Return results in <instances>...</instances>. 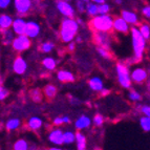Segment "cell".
<instances>
[{
	"label": "cell",
	"mask_w": 150,
	"mask_h": 150,
	"mask_svg": "<svg viewBox=\"0 0 150 150\" xmlns=\"http://www.w3.org/2000/svg\"><path fill=\"white\" fill-rule=\"evenodd\" d=\"M130 34H131V40H132V48H133V62L139 63L142 61L143 56L145 53L147 40L143 37V35L139 30V28L133 25V28H130Z\"/></svg>",
	"instance_id": "cell-1"
},
{
	"label": "cell",
	"mask_w": 150,
	"mask_h": 150,
	"mask_svg": "<svg viewBox=\"0 0 150 150\" xmlns=\"http://www.w3.org/2000/svg\"><path fill=\"white\" fill-rule=\"evenodd\" d=\"M79 23L77 22L75 18H67L65 17L60 24V39L62 42L69 43L75 39L79 30Z\"/></svg>",
	"instance_id": "cell-2"
},
{
	"label": "cell",
	"mask_w": 150,
	"mask_h": 150,
	"mask_svg": "<svg viewBox=\"0 0 150 150\" xmlns=\"http://www.w3.org/2000/svg\"><path fill=\"white\" fill-rule=\"evenodd\" d=\"M88 25L93 32L111 33L113 30V17L108 14H98L95 17H91Z\"/></svg>",
	"instance_id": "cell-3"
},
{
	"label": "cell",
	"mask_w": 150,
	"mask_h": 150,
	"mask_svg": "<svg viewBox=\"0 0 150 150\" xmlns=\"http://www.w3.org/2000/svg\"><path fill=\"white\" fill-rule=\"evenodd\" d=\"M115 70H117V76H118V81L120 85L123 88H130L132 81L130 78L129 68L124 63H118L115 65Z\"/></svg>",
	"instance_id": "cell-4"
},
{
	"label": "cell",
	"mask_w": 150,
	"mask_h": 150,
	"mask_svg": "<svg viewBox=\"0 0 150 150\" xmlns=\"http://www.w3.org/2000/svg\"><path fill=\"white\" fill-rule=\"evenodd\" d=\"M32 46V40L30 38L23 34V35H17L12 41V47L16 53H22L28 50Z\"/></svg>",
	"instance_id": "cell-5"
},
{
	"label": "cell",
	"mask_w": 150,
	"mask_h": 150,
	"mask_svg": "<svg viewBox=\"0 0 150 150\" xmlns=\"http://www.w3.org/2000/svg\"><path fill=\"white\" fill-rule=\"evenodd\" d=\"M56 6L57 10L59 11L61 15L67 18H75L76 15V10L74 6L69 3V1L66 0H57L56 1Z\"/></svg>",
	"instance_id": "cell-6"
},
{
	"label": "cell",
	"mask_w": 150,
	"mask_h": 150,
	"mask_svg": "<svg viewBox=\"0 0 150 150\" xmlns=\"http://www.w3.org/2000/svg\"><path fill=\"white\" fill-rule=\"evenodd\" d=\"M93 41L98 46L109 48L111 45V35L108 32H93Z\"/></svg>",
	"instance_id": "cell-7"
},
{
	"label": "cell",
	"mask_w": 150,
	"mask_h": 150,
	"mask_svg": "<svg viewBox=\"0 0 150 150\" xmlns=\"http://www.w3.org/2000/svg\"><path fill=\"white\" fill-rule=\"evenodd\" d=\"M14 6L17 15L23 17L30 12L33 8V2L32 0H14Z\"/></svg>",
	"instance_id": "cell-8"
},
{
	"label": "cell",
	"mask_w": 150,
	"mask_h": 150,
	"mask_svg": "<svg viewBox=\"0 0 150 150\" xmlns=\"http://www.w3.org/2000/svg\"><path fill=\"white\" fill-rule=\"evenodd\" d=\"M131 81L137 84H143L148 79V71L144 67H137L130 73Z\"/></svg>",
	"instance_id": "cell-9"
},
{
	"label": "cell",
	"mask_w": 150,
	"mask_h": 150,
	"mask_svg": "<svg viewBox=\"0 0 150 150\" xmlns=\"http://www.w3.org/2000/svg\"><path fill=\"white\" fill-rule=\"evenodd\" d=\"M41 32L40 24L36 21H28L26 22V28H25V35L30 37V39L37 38Z\"/></svg>",
	"instance_id": "cell-10"
},
{
	"label": "cell",
	"mask_w": 150,
	"mask_h": 150,
	"mask_svg": "<svg viewBox=\"0 0 150 150\" xmlns=\"http://www.w3.org/2000/svg\"><path fill=\"white\" fill-rule=\"evenodd\" d=\"M113 30L121 34H128L130 32V24L126 22L122 17L113 18Z\"/></svg>",
	"instance_id": "cell-11"
},
{
	"label": "cell",
	"mask_w": 150,
	"mask_h": 150,
	"mask_svg": "<svg viewBox=\"0 0 150 150\" xmlns=\"http://www.w3.org/2000/svg\"><path fill=\"white\" fill-rule=\"evenodd\" d=\"M26 69H28V63H26L24 58H22L21 56L16 57L14 62H13L14 73L17 74V75H23V74H25Z\"/></svg>",
	"instance_id": "cell-12"
},
{
	"label": "cell",
	"mask_w": 150,
	"mask_h": 150,
	"mask_svg": "<svg viewBox=\"0 0 150 150\" xmlns=\"http://www.w3.org/2000/svg\"><path fill=\"white\" fill-rule=\"evenodd\" d=\"M25 28H26V21L21 16H19L13 20V24L11 28L13 30L15 35H23V34H25Z\"/></svg>",
	"instance_id": "cell-13"
},
{
	"label": "cell",
	"mask_w": 150,
	"mask_h": 150,
	"mask_svg": "<svg viewBox=\"0 0 150 150\" xmlns=\"http://www.w3.org/2000/svg\"><path fill=\"white\" fill-rule=\"evenodd\" d=\"M63 131L59 128H56V129L50 130V132L48 133V141H50L52 144L57 146L64 145L63 144Z\"/></svg>",
	"instance_id": "cell-14"
},
{
	"label": "cell",
	"mask_w": 150,
	"mask_h": 150,
	"mask_svg": "<svg viewBox=\"0 0 150 150\" xmlns=\"http://www.w3.org/2000/svg\"><path fill=\"white\" fill-rule=\"evenodd\" d=\"M121 17H122L127 23H129L130 25H138L139 22H140L139 16L137 15L134 12H131V11L123 10L122 12H121Z\"/></svg>",
	"instance_id": "cell-15"
},
{
	"label": "cell",
	"mask_w": 150,
	"mask_h": 150,
	"mask_svg": "<svg viewBox=\"0 0 150 150\" xmlns=\"http://www.w3.org/2000/svg\"><path fill=\"white\" fill-rule=\"evenodd\" d=\"M57 79L62 83H71L75 82L76 77L69 70L60 69L57 71Z\"/></svg>",
	"instance_id": "cell-16"
},
{
	"label": "cell",
	"mask_w": 150,
	"mask_h": 150,
	"mask_svg": "<svg viewBox=\"0 0 150 150\" xmlns=\"http://www.w3.org/2000/svg\"><path fill=\"white\" fill-rule=\"evenodd\" d=\"M90 125H91V119L85 115L79 117V118L77 119V121L75 122V127L77 130L86 129V128H88Z\"/></svg>",
	"instance_id": "cell-17"
},
{
	"label": "cell",
	"mask_w": 150,
	"mask_h": 150,
	"mask_svg": "<svg viewBox=\"0 0 150 150\" xmlns=\"http://www.w3.org/2000/svg\"><path fill=\"white\" fill-rule=\"evenodd\" d=\"M88 86L93 91L96 93H100L101 90L104 88V84H103V81L100 77H93L88 80Z\"/></svg>",
	"instance_id": "cell-18"
},
{
	"label": "cell",
	"mask_w": 150,
	"mask_h": 150,
	"mask_svg": "<svg viewBox=\"0 0 150 150\" xmlns=\"http://www.w3.org/2000/svg\"><path fill=\"white\" fill-rule=\"evenodd\" d=\"M28 128L32 131H37V130L41 129L43 126V121L39 117H32L30 118V120L28 121V124H26Z\"/></svg>",
	"instance_id": "cell-19"
},
{
	"label": "cell",
	"mask_w": 150,
	"mask_h": 150,
	"mask_svg": "<svg viewBox=\"0 0 150 150\" xmlns=\"http://www.w3.org/2000/svg\"><path fill=\"white\" fill-rule=\"evenodd\" d=\"M13 20V17L8 14H0V30L12 28Z\"/></svg>",
	"instance_id": "cell-20"
},
{
	"label": "cell",
	"mask_w": 150,
	"mask_h": 150,
	"mask_svg": "<svg viewBox=\"0 0 150 150\" xmlns=\"http://www.w3.org/2000/svg\"><path fill=\"white\" fill-rule=\"evenodd\" d=\"M57 93H58V88L54 84H47V85H45V87L43 88V95H44V97L47 100L54 99L56 97V95H57Z\"/></svg>",
	"instance_id": "cell-21"
},
{
	"label": "cell",
	"mask_w": 150,
	"mask_h": 150,
	"mask_svg": "<svg viewBox=\"0 0 150 150\" xmlns=\"http://www.w3.org/2000/svg\"><path fill=\"white\" fill-rule=\"evenodd\" d=\"M76 144H77L78 150L86 149V137L81 132L80 130L76 132Z\"/></svg>",
	"instance_id": "cell-22"
},
{
	"label": "cell",
	"mask_w": 150,
	"mask_h": 150,
	"mask_svg": "<svg viewBox=\"0 0 150 150\" xmlns=\"http://www.w3.org/2000/svg\"><path fill=\"white\" fill-rule=\"evenodd\" d=\"M1 35H2V43L4 45H8L12 44V41L14 40V32L11 28H8V30H0Z\"/></svg>",
	"instance_id": "cell-23"
},
{
	"label": "cell",
	"mask_w": 150,
	"mask_h": 150,
	"mask_svg": "<svg viewBox=\"0 0 150 150\" xmlns=\"http://www.w3.org/2000/svg\"><path fill=\"white\" fill-rule=\"evenodd\" d=\"M42 65L46 70H48V71H53V70L56 69L57 61L52 57H46L42 60Z\"/></svg>",
	"instance_id": "cell-24"
},
{
	"label": "cell",
	"mask_w": 150,
	"mask_h": 150,
	"mask_svg": "<svg viewBox=\"0 0 150 150\" xmlns=\"http://www.w3.org/2000/svg\"><path fill=\"white\" fill-rule=\"evenodd\" d=\"M85 12L89 17H95L99 14V4L93 2V1H89L86 5Z\"/></svg>",
	"instance_id": "cell-25"
},
{
	"label": "cell",
	"mask_w": 150,
	"mask_h": 150,
	"mask_svg": "<svg viewBox=\"0 0 150 150\" xmlns=\"http://www.w3.org/2000/svg\"><path fill=\"white\" fill-rule=\"evenodd\" d=\"M30 97L35 103H40V102H42L44 95H43V91L41 89H39V88H34V89H30Z\"/></svg>",
	"instance_id": "cell-26"
},
{
	"label": "cell",
	"mask_w": 150,
	"mask_h": 150,
	"mask_svg": "<svg viewBox=\"0 0 150 150\" xmlns=\"http://www.w3.org/2000/svg\"><path fill=\"white\" fill-rule=\"evenodd\" d=\"M21 125V121L19 119H11L8 122L5 123V128L8 130V131H13V130H16L20 127Z\"/></svg>",
	"instance_id": "cell-27"
},
{
	"label": "cell",
	"mask_w": 150,
	"mask_h": 150,
	"mask_svg": "<svg viewBox=\"0 0 150 150\" xmlns=\"http://www.w3.org/2000/svg\"><path fill=\"white\" fill-rule=\"evenodd\" d=\"M76 142V133L73 131H65L63 133V144L65 145H70Z\"/></svg>",
	"instance_id": "cell-28"
},
{
	"label": "cell",
	"mask_w": 150,
	"mask_h": 150,
	"mask_svg": "<svg viewBox=\"0 0 150 150\" xmlns=\"http://www.w3.org/2000/svg\"><path fill=\"white\" fill-rule=\"evenodd\" d=\"M13 148L15 150H28L30 148L28 146V142L24 139H19L14 143V146Z\"/></svg>",
	"instance_id": "cell-29"
},
{
	"label": "cell",
	"mask_w": 150,
	"mask_h": 150,
	"mask_svg": "<svg viewBox=\"0 0 150 150\" xmlns=\"http://www.w3.org/2000/svg\"><path fill=\"white\" fill-rule=\"evenodd\" d=\"M139 30L140 33L143 35V37L145 38L146 40H149L150 39V25L148 23L143 22L140 24L139 26Z\"/></svg>",
	"instance_id": "cell-30"
},
{
	"label": "cell",
	"mask_w": 150,
	"mask_h": 150,
	"mask_svg": "<svg viewBox=\"0 0 150 150\" xmlns=\"http://www.w3.org/2000/svg\"><path fill=\"white\" fill-rule=\"evenodd\" d=\"M140 125L144 131L149 132L150 131V117H146L143 115L142 118L140 119Z\"/></svg>",
	"instance_id": "cell-31"
},
{
	"label": "cell",
	"mask_w": 150,
	"mask_h": 150,
	"mask_svg": "<svg viewBox=\"0 0 150 150\" xmlns=\"http://www.w3.org/2000/svg\"><path fill=\"white\" fill-rule=\"evenodd\" d=\"M55 48V44L53 42H50V41H47V42H43L42 44L40 45V50L42 53L44 54H47L50 53L52 50Z\"/></svg>",
	"instance_id": "cell-32"
},
{
	"label": "cell",
	"mask_w": 150,
	"mask_h": 150,
	"mask_svg": "<svg viewBox=\"0 0 150 150\" xmlns=\"http://www.w3.org/2000/svg\"><path fill=\"white\" fill-rule=\"evenodd\" d=\"M98 54L104 59H111V54L109 52V48L103 47V46H98L97 47Z\"/></svg>",
	"instance_id": "cell-33"
},
{
	"label": "cell",
	"mask_w": 150,
	"mask_h": 150,
	"mask_svg": "<svg viewBox=\"0 0 150 150\" xmlns=\"http://www.w3.org/2000/svg\"><path fill=\"white\" fill-rule=\"evenodd\" d=\"M128 98H129L130 101L132 102H140L142 100V96H141L140 93H138L137 90H131L128 93Z\"/></svg>",
	"instance_id": "cell-34"
},
{
	"label": "cell",
	"mask_w": 150,
	"mask_h": 150,
	"mask_svg": "<svg viewBox=\"0 0 150 150\" xmlns=\"http://www.w3.org/2000/svg\"><path fill=\"white\" fill-rule=\"evenodd\" d=\"M89 1H85V0H77L76 2V8L79 13H84L86 10V5Z\"/></svg>",
	"instance_id": "cell-35"
},
{
	"label": "cell",
	"mask_w": 150,
	"mask_h": 150,
	"mask_svg": "<svg viewBox=\"0 0 150 150\" xmlns=\"http://www.w3.org/2000/svg\"><path fill=\"white\" fill-rule=\"evenodd\" d=\"M93 122L95 124V126L101 127L103 125V123H104V117L102 115H96L93 119Z\"/></svg>",
	"instance_id": "cell-36"
},
{
	"label": "cell",
	"mask_w": 150,
	"mask_h": 150,
	"mask_svg": "<svg viewBox=\"0 0 150 150\" xmlns=\"http://www.w3.org/2000/svg\"><path fill=\"white\" fill-rule=\"evenodd\" d=\"M110 11V5L106 2L99 4V14H108Z\"/></svg>",
	"instance_id": "cell-37"
},
{
	"label": "cell",
	"mask_w": 150,
	"mask_h": 150,
	"mask_svg": "<svg viewBox=\"0 0 150 150\" xmlns=\"http://www.w3.org/2000/svg\"><path fill=\"white\" fill-rule=\"evenodd\" d=\"M140 111L143 113V115L150 117V106L149 105H142V106H140Z\"/></svg>",
	"instance_id": "cell-38"
},
{
	"label": "cell",
	"mask_w": 150,
	"mask_h": 150,
	"mask_svg": "<svg viewBox=\"0 0 150 150\" xmlns=\"http://www.w3.org/2000/svg\"><path fill=\"white\" fill-rule=\"evenodd\" d=\"M8 96V90L5 89L2 85H0V101H3Z\"/></svg>",
	"instance_id": "cell-39"
},
{
	"label": "cell",
	"mask_w": 150,
	"mask_h": 150,
	"mask_svg": "<svg viewBox=\"0 0 150 150\" xmlns=\"http://www.w3.org/2000/svg\"><path fill=\"white\" fill-rule=\"evenodd\" d=\"M53 124H54V126H56V127H60V126H62L63 124H64L63 118L62 117H57V118H55V120L53 121Z\"/></svg>",
	"instance_id": "cell-40"
},
{
	"label": "cell",
	"mask_w": 150,
	"mask_h": 150,
	"mask_svg": "<svg viewBox=\"0 0 150 150\" xmlns=\"http://www.w3.org/2000/svg\"><path fill=\"white\" fill-rule=\"evenodd\" d=\"M142 14L145 18L150 19V5H146V6H144L142 8Z\"/></svg>",
	"instance_id": "cell-41"
},
{
	"label": "cell",
	"mask_w": 150,
	"mask_h": 150,
	"mask_svg": "<svg viewBox=\"0 0 150 150\" xmlns=\"http://www.w3.org/2000/svg\"><path fill=\"white\" fill-rule=\"evenodd\" d=\"M12 2V0H0V8L5 10L6 8H8Z\"/></svg>",
	"instance_id": "cell-42"
},
{
	"label": "cell",
	"mask_w": 150,
	"mask_h": 150,
	"mask_svg": "<svg viewBox=\"0 0 150 150\" xmlns=\"http://www.w3.org/2000/svg\"><path fill=\"white\" fill-rule=\"evenodd\" d=\"M67 50H68V52H70V53H73L74 50H76V43L75 42H69V43H67Z\"/></svg>",
	"instance_id": "cell-43"
},
{
	"label": "cell",
	"mask_w": 150,
	"mask_h": 150,
	"mask_svg": "<svg viewBox=\"0 0 150 150\" xmlns=\"http://www.w3.org/2000/svg\"><path fill=\"white\" fill-rule=\"evenodd\" d=\"M69 99H70V103H71L73 105H75V104H79V100L76 99V98H73L71 96H69Z\"/></svg>",
	"instance_id": "cell-44"
},
{
	"label": "cell",
	"mask_w": 150,
	"mask_h": 150,
	"mask_svg": "<svg viewBox=\"0 0 150 150\" xmlns=\"http://www.w3.org/2000/svg\"><path fill=\"white\" fill-rule=\"evenodd\" d=\"M100 93H101V95H102V96H107V95H109L110 90H109V89H106V88L104 87L102 90H101Z\"/></svg>",
	"instance_id": "cell-45"
},
{
	"label": "cell",
	"mask_w": 150,
	"mask_h": 150,
	"mask_svg": "<svg viewBox=\"0 0 150 150\" xmlns=\"http://www.w3.org/2000/svg\"><path fill=\"white\" fill-rule=\"evenodd\" d=\"M62 118H63V122H64V124H69V123H70V118H69V117L65 115V117H62Z\"/></svg>",
	"instance_id": "cell-46"
},
{
	"label": "cell",
	"mask_w": 150,
	"mask_h": 150,
	"mask_svg": "<svg viewBox=\"0 0 150 150\" xmlns=\"http://www.w3.org/2000/svg\"><path fill=\"white\" fill-rule=\"evenodd\" d=\"M90 1H93V2L97 3V4H101V3L105 2V0H90Z\"/></svg>",
	"instance_id": "cell-47"
},
{
	"label": "cell",
	"mask_w": 150,
	"mask_h": 150,
	"mask_svg": "<svg viewBox=\"0 0 150 150\" xmlns=\"http://www.w3.org/2000/svg\"><path fill=\"white\" fill-rule=\"evenodd\" d=\"M83 41V39L80 37V36H76V42H78V43H81Z\"/></svg>",
	"instance_id": "cell-48"
},
{
	"label": "cell",
	"mask_w": 150,
	"mask_h": 150,
	"mask_svg": "<svg viewBox=\"0 0 150 150\" xmlns=\"http://www.w3.org/2000/svg\"><path fill=\"white\" fill-rule=\"evenodd\" d=\"M76 20H77V22L79 23V25H82L83 24V21H82V19H81V18H77Z\"/></svg>",
	"instance_id": "cell-49"
},
{
	"label": "cell",
	"mask_w": 150,
	"mask_h": 150,
	"mask_svg": "<svg viewBox=\"0 0 150 150\" xmlns=\"http://www.w3.org/2000/svg\"><path fill=\"white\" fill-rule=\"evenodd\" d=\"M115 2L117 3V4H122L123 0H115Z\"/></svg>",
	"instance_id": "cell-50"
},
{
	"label": "cell",
	"mask_w": 150,
	"mask_h": 150,
	"mask_svg": "<svg viewBox=\"0 0 150 150\" xmlns=\"http://www.w3.org/2000/svg\"><path fill=\"white\" fill-rule=\"evenodd\" d=\"M50 150H60V147L57 146V147H50Z\"/></svg>",
	"instance_id": "cell-51"
},
{
	"label": "cell",
	"mask_w": 150,
	"mask_h": 150,
	"mask_svg": "<svg viewBox=\"0 0 150 150\" xmlns=\"http://www.w3.org/2000/svg\"><path fill=\"white\" fill-rule=\"evenodd\" d=\"M66 1H71V0H66Z\"/></svg>",
	"instance_id": "cell-52"
},
{
	"label": "cell",
	"mask_w": 150,
	"mask_h": 150,
	"mask_svg": "<svg viewBox=\"0 0 150 150\" xmlns=\"http://www.w3.org/2000/svg\"><path fill=\"white\" fill-rule=\"evenodd\" d=\"M85 1H90V0H85Z\"/></svg>",
	"instance_id": "cell-53"
},
{
	"label": "cell",
	"mask_w": 150,
	"mask_h": 150,
	"mask_svg": "<svg viewBox=\"0 0 150 150\" xmlns=\"http://www.w3.org/2000/svg\"><path fill=\"white\" fill-rule=\"evenodd\" d=\"M149 73H150V67H149Z\"/></svg>",
	"instance_id": "cell-54"
}]
</instances>
